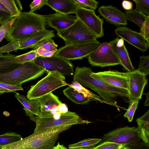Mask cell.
<instances>
[{
    "label": "cell",
    "instance_id": "cell-20",
    "mask_svg": "<svg viewBox=\"0 0 149 149\" xmlns=\"http://www.w3.org/2000/svg\"><path fill=\"white\" fill-rule=\"evenodd\" d=\"M46 5L56 12L65 15L75 14L79 7L74 0H46Z\"/></svg>",
    "mask_w": 149,
    "mask_h": 149
},
{
    "label": "cell",
    "instance_id": "cell-18",
    "mask_svg": "<svg viewBox=\"0 0 149 149\" xmlns=\"http://www.w3.org/2000/svg\"><path fill=\"white\" fill-rule=\"evenodd\" d=\"M43 16L48 25L55 29L57 33L62 31L70 26L78 18L76 15H65L57 12Z\"/></svg>",
    "mask_w": 149,
    "mask_h": 149
},
{
    "label": "cell",
    "instance_id": "cell-42",
    "mask_svg": "<svg viewBox=\"0 0 149 149\" xmlns=\"http://www.w3.org/2000/svg\"><path fill=\"white\" fill-rule=\"evenodd\" d=\"M35 50L38 56L44 57H50L54 55L55 52H49L41 47L33 49Z\"/></svg>",
    "mask_w": 149,
    "mask_h": 149
},
{
    "label": "cell",
    "instance_id": "cell-34",
    "mask_svg": "<svg viewBox=\"0 0 149 149\" xmlns=\"http://www.w3.org/2000/svg\"><path fill=\"white\" fill-rule=\"evenodd\" d=\"M39 47H42L49 52L56 53L57 50L58 45L52 38H50L42 41L33 49Z\"/></svg>",
    "mask_w": 149,
    "mask_h": 149
},
{
    "label": "cell",
    "instance_id": "cell-3",
    "mask_svg": "<svg viewBox=\"0 0 149 149\" xmlns=\"http://www.w3.org/2000/svg\"><path fill=\"white\" fill-rule=\"evenodd\" d=\"M71 127L64 126L33 132L19 141L0 147V148L51 149L55 146L59 134Z\"/></svg>",
    "mask_w": 149,
    "mask_h": 149
},
{
    "label": "cell",
    "instance_id": "cell-32",
    "mask_svg": "<svg viewBox=\"0 0 149 149\" xmlns=\"http://www.w3.org/2000/svg\"><path fill=\"white\" fill-rule=\"evenodd\" d=\"M38 56L36 51L33 50L27 53L19 56H17L15 58V61L17 63L22 64L33 61Z\"/></svg>",
    "mask_w": 149,
    "mask_h": 149
},
{
    "label": "cell",
    "instance_id": "cell-40",
    "mask_svg": "<svg viewBox=\"0 0 149 149\" xmlns=\"http://www.w3.org/2000/svg\"><path fill=\"white\" fill-rule=\"evenodd\" d=\"M140 33L143 36L147 43L149 45V17L147 19L141 29Z\"/></svg>",
    "mask_w": 149,
    "mask_h": 149
},
{
    "label": "cell",
    "instance_id": "cell-44",
    "mask_svg": "<svg viewBox=\"0 0 149 149\" xmlns=\"http://www.w3.org/2000/svg\"><path fill=\"white\" fill-rule=\"evenodd\" d=\"M117 47H121L124 45V40L122 38L119 39L116 43Z\"/></svg>",
    "mask_w": 149,
    "mask_h": 149
},
{
    "label": "cell",
    "instance_id": "cell-27",
    "mask_svg": "<svg viewBox=\"0 0 149 149\" xmlns=\"http://www.w3.org/2000/svg\"><path fill=\"white\" fill-rule=\"evenodd\" d=\"M21 135L15 132H7L0 135V147L19 141L22 139Z\"/></svg>",
    "mask_w": 149,
    "mask_h": 149
},
{
    "label": "cell",
    "instance_id": "cell-35",
    "mask_svg": "<svg viewBox=\"0 0 149 149\" xmlns=\"http://www.w3.org/2000/svg\"><path fill=\"white\" fill-rule=\"evenodd\" d=\"M136 4V9L149 16V0H133Z\"/></svg>",
    "mask_w": 149,
    "mask_h": 149
},
{
    "label": "cell",
    "instance_id": "cell-21",
    "mask_svg": "<svg viewBox=\"0 0 149 149\" xmlns=\"http://www.w3.org/2000/svg\"><path fill=\"white\" fill-rule=\"evenodd\" d=\"M119 38H116L110 41L112 47L115 52L121 65L123 70L128 72H132L135 70L130 59L128 51L124 45L121 47H117L116 43L118 40Z\"/></svg>",
    "mask_w": 149,
    "mask_h": 149
},
{
    "label": "cell",
    "instance_id": "cell-5",
    "mask_svg": "<svg viewBox=\"0 0 149 149\" xmlns=\"http://www.w3.org/2000/svg\"><path fill=\"white\" fill-rule=\"evenodd\" d=\"M47 72L45 77L31 86L27 93L28 99L37 100L59 88L67 85L64 75L58 71Z\"/></svg>",
    "mask_w": 149,
    "mask_h": 149
},
{
    "label": "cell",
    "instance_id": "cell-4",
    "mask_svg": "<svg viewBox=\"0 0 149 149\" xmlns=\"http://www.w3.org/2000/svg\"><path fill=\"white\" fill-rule=\"evenodd\" d=\"M46 71L33 61L27 62L10 72L0 74V82L12 85L22 84L41 76Z\"/></svg>",
    "mask_w": 149,
    "mask_h": 149
},
{
    "label": "cell",
    "instance_id": "cell-6",
    "mask_svg": "<svg viewBox=\"0 0 149 149\" xmlns=\"http://www.w3.org/2000/svg\"><path fill=\"white\" fill-rule=\"evenodd\" d=\"M30 119L36 123L34 132L64 126L75 125L88 124L91 123L88 120H83L76 113L68 111L62 113L59 119L52 117L41 118L34 116H30Z\"/></svg>",
    "mask_w": 149,
    "mask_h": 149
},
{
    "label": "cell",
    "instance_id": "cell-25",
    "mask_svg": "<svg viewBox=\"0 0 149 149\" xmlns=\"http://www.w3.org/2000/svg\"><path fill=\"white\" fill-rule=\"evenodd\" d=\"M63 91L68 98L77 104H84L92 100L71 86H69Z\"/></svg>",
    "mask_w": 149,
    "mask_h": 149
},
{
    "label": "cell",
    "instance_id": "cell-46",
    "mask_svg": "<svg viewBox=\"0 0 149 149\" xmlns=\"http://www.w3.org/2000/svg\"><path fill=\"white\" fill-rule=\"evenodd\" d=\"M149 92H148L147 93H145L144 94L146 96V100L145 102L144 103V106H149Z\"/></svg>",
    "mask_w": 149,
    "mask_h": 149
},
{
    "label": "cell",
    "instance_id": "cell-16",
    "mask_svg": "<svg viewBox=\"0 0 149 149\" xmlns=\"http://www.w3.org/2000/svg\"><path fill=\"white\" fill-rule=\"evenodd\" d=\"M91 77L96 78L118 88L128 91L129 72H120L114 70L105 71L94 73Z\"/></svg>",
    "mask_w": 149,
    "mask_h": 149
},
{
    "label": "cell",
    "instance_id": "cell-47",
    "mask_svg": "<svg viewBox=\"0 0 149 149\" xmlns=\"http://www.w3.org/2000/svg\"><path fill=\"white\" fill-rule=\"evenodd\" d=\"M98 147V146H97L95 147L86 148H77V149H96Z\"/></svg>",
    "mask_w": 149,
    "mask_h": 149
},
{
    "label": "cell",
    "instance_id": "cell-29",
    "mask_svg": "<svg viewBox=\"0 0 149 149\" xmlns=\"http://www.w3.org/2000/svg\"><path fill=\"white\" fill-rule=\"evenodd\" d=\"M67 85L68 86L73 87L78 91L82 93L86 97L90 98L92 100L98 101L102 103L104 102L102 100L100 99V97L98 95L93 93L74 80L72 84H67Z\"/></svg>",
    "mask_w": 149,
    "mask_h": 149
},
{
    "label": "cell",
    "instance_id": "cell-50",
    "mask_svg": "<svg viewBox=\"0 0 149 149\" xmlns=\"http://www.w3.org/2000/svg\"><path fill=\"white\" fill-rule=\"evenodd\" d=\"M2 17L0 16V24L2 23Z\"/></svg>",
    "mask_w": 149,
    "mask_h": 149
},
{
    "label": "cell",
    "instance_id": "cell-36",
    "mask_svg": "<svg viewBox=\"0 0 149 149\" xmlns=\"http://www.w3.org/2000/svg\"><path fill=\"white\" fill-rule=\"evenodd\" d=\"M79 7L96 10L99 2L94 0H74Z\"/></svg>",
    "mask_w": 149,
    "mask_h": 149
},
{
    "label": "cell",
    "instance_id": "cell-41",
    "mask_svg": "<svg viewBox=\"0 0 149 149\" xmlns=\"http://www.w3.org/2000/svg\"><path fill=\"white\" fill-rule=\"evenodd\" d=\"M46 0H35L30 4L31 9L30 12H33L34 11L40 9L42 6L46 5Z\"/></svg>",
    "mask_w": 149,
    "mask_h": 149
},
{
    "label": "cell",
    "instance_id": "cell-52",
    "mask_svg": "<svg viewBox=\"0 0 149 149\" xmlns=\"http://www.w3.org/2000/svg\"><path fill=\"white\" fill-rule=\"evenodd\" d=\"M124 146L122 148H121V149H124Z\"/></svg>",
    "mask_w": 149,
    "mask_h": 149
},
{
    "label": "cell",
    "instance_id": "cell-13",
    "mask_svg": "<svg viewBox=\"0 0 149 149\" xmlns=\"http://www.w3.org/2000/svg\"><path fill=\"white\" fill-rule=\"evenodd\" d=\"M55 36L54 31L45 29L33 36L28 39L23 41L13 40L5 45L3 49L7 53L18 49L34 48L43 40Z\"/></svg>",
    "mask_w": 149,
    "mask_h": 149
},
{
    "label": "cell",
    "instance_id": "cell-45",
    "mask_svg": "<svg viewBox=\"0 0 149 149\" xmlns=\"http://www.w3.org/2000/svg\"><path fill=\"white\" fill-rule=\"evenodd\" d=\"M0 11H3L9 14L10 16V14L9 12L5 7V6L0 2Z\"/></svg>",
    "mask_w": 149,
    "mask_h": 149
},
{
    "label": "cell",
    "instance_id": "cell-53",
    "mask_svg": "<svg viewBox=\"0 0 149 149\" xmlns=\"http://www.w3.org/2000/svg\"><path fill=\"white\" fill-rule=\"evenodd\" d=\"M54 147L53 148H52L51 149H54Z\"/></svg>",
    "mask_w": 149,
    "mask_h": 149
},
{
    "label": "cell",
    "instance_id": "cell-9",
    "mask_svg": "<svg viewBox=\"0 0 149 149\" xmlns=\"http://www.w3.org/2000/svg\"><path fill=\"white\" fill-rule=\"evenodd\" d=\"M97 40L86 43L65 45L54 55L67 60L81 59L88 56L100 45Z\"/></svg>",
    "mask_w": 149,
    "mask_h": 149
},
{
    "label": "cell",
    "instance_id": "cell-23",
    "mask_svg": "<svg viewBox=\"0 0 149 149\" xmlns=\"http://www.w3.org/2000/svg\"><path fill=\"white\" fill-rule=\"evenodd\" d=\"M138 132L141 138L145 143L149 144V110L142 116L136 119Z\"/></svg>",
    "mask_w": 149,
    "mask_h": 149
},
{
    "label": "cell",
    "instance_id": "cell-31",
    "mask_svg": "<svg viewBox=\"0 0 149 149\" xmlns=\"http://www.w3.org/2000/svg\"><path fill=\"white\" fill-rule=\"evenodd\" d=\"M0 2L9 12L11 16L17 17L20 15L21 12L17 7L15 0H0Z\"/></svg>",
    "mask_w": 149,
    "mask_h": 149
},
{
    "label": "cell",
    "instance_id": "cell-14",
    "mask_svg": "<svg viewBox=\"0 0 149 149\" xmlns=\"http://www.w3.org/2000/svg\"><path fill=\"white\" fill-rule=\"evenodd\" d=\"M75 14L77 17L94 33L98 38L103 36L104 20L96 15L94 10L79 7Z\"/></svg>",
    "mask_w": 149,
    "mask_h": 149
},
{
    "label": "cell",
    "instance_id": "cell-1",
    "mask_svg": "<svg viewBox=\"0 0 149 149\" xmlns=\"http://www.w3.org/2000/svg\"><path fill=\"white\" fill-rule=\"evenodd\" d=\"M93 72L90 68L77 67L74 74V81L82 86L96 92L104 103L115 105L117 96L128 98V92L125 89L110 85L104 81L91 77Z\"/></svg>",
    "mask_w": 149,
    "mask_h": 149
},
{
    "label": "cell",
    "instance_id": "cell-17",
    "mask_svg": "<svg viewBox=\"0 0 149 149\" xmlns=\"http://www.w3.org/2000/svg\"><path fill=\"white\" fill-rule=\"evenodd\" d=\"M116 36L123 39L142 52L147 50L148 44L142 35L124 26H118L115 29Z\"/></svg>",
    "mask_w": 149,
    "mask_h": 149
},
{
    "label": "cell",
    "instance_id": "cell-38",
    "mask_svg": "<svg viewBox=\"0 0 149 149\" xmlns=\"http://www.w3.org/2000/svg\"><path fill=\"white\" fill-rule=\"evenodd\" d=\"M96 149H121L124 146L123 145L112 142H106L99 144Z\"/></svg>",
    "mask_w": 149,
    "mask_h": 149
},
{
    "label": "cell",
    "instance_id": "cell-12",
    "mask_svg": "<svg viewBox=\"0 0 149 149\" xmlns=\"http://www.w3.org/2000/svg\"><path fill=\"white\" fill-rule=\"evenodd\" d=\"M40 106L41 118L51 117L56 113H65L68 111L67 105L52 92L37 99Z\"/></svg>",
    "mask_w": 149,
    "mask_h": 149
},
{
    "label": "cell",
    "instance_id": "cell-33",
    "mask_svg": "<svg viewBox=\"0 0 149 149\" xmlns=\"http://www.w3.org/2000/svg\"><path fill=\"white\" fill-rule=\"evenodd\" d=\"M140 63L136 70L146 76L149 74V56L143 55L140 58Z\"/></svg>",
    "mask_w": 149,
    "mask_h": 149
},
{
    "label": "cell",
    "instance_id": "cell-30",
    "mask_svg": "<svg viewBox=\"0 0 149 149\" xmlns=\"http://www.w3.org/2000/svg\"><path fill=\"white\" fill-rule=\"evenodd\" d=\"M17 17L10 16L2 21L0 27V42L7 34Z\"/></svg>",
    "mask_w": 149,
    "mask_h": 149
},
{
    "label": "cell",
    "instance_id": "cell-22",
    "mask_svg": "<svg viewBox=\"0 0 149 149\" xmlns=\"http://www.w3.org/2000/svg\"><path fill=\"white\" fill-rule=\"evenodd\" d=\"M15 96L24 107L27 116H38L40 113V106L37 100H29L24 95L16 93Z\"/></svg>",
    "mask_w": 149,
    "mask_h": 149
},
{
    "label": "cell",
    "instance_id": "cell-48",
    "mask_svg": "<svg viewBox=\"0 0 149 149\" xmlns=\"http://www.w3.org/2000/svg\"><path fill=\"white\" fill-rule=\"evenodd\" d=\"M5 93H7L6 91L5 90H2V89H0V95L3 94Z\"/></svg>",
    "mask_w": 149,
    "mask_h": 149
},
{
    "label": "cell",
    "instance_id": "cell-43",
    "mask_svg": "<svg viewBox=\"0 0 149 149\" xmlns=\"http://www.w3.org/2000/svg\"><path fill=\"white\" fill-rule=\"evenodd\" d=\"M122 6L124 10L128 11L132 9L133 7V4L132 2L131 1L124 0L122 2Z\"/></svg>",
    "mask_w": 149,
    "mask_h": 149
},
{
    "label": "cell",
    "instance_id": "cell-15",
    "mask_svg": "<svg viewBox=\"0 0 149 149\" xmlns=\"http://www.w3.org/2000/svg\"><path fill=\"white\" fill-rule=\"evenodd\" d=\"M148 83L146 75L136 70L129 72L128 97L129 104L141 99L144 88Z\"/></svg>",
    "mask_w": 149,
    "mask_h": 149
},
{
    "label": "cell",
    "instance_id": "cell-11",
    "mask_svg": "<svg viewBox=\"0 0 149 149\" xmlns=\"http://www.w3.org/2000/svg\"><path fill=\"white\" fill-rule=\"evenodd\" d=\"M33 61L47 72L58 71L64 75L74 74L73 66L70 60L54 55L47 57L38 56Z\"/></svg>",
    "mask_w": 149,
    "mask_h": 149
},
{
    "label": "cell",
    "instance_id": "cell-2",
    "mask_svg": "<svg viewBox=\"0 0 149 149\" xmlns=\"http://www.w3.org/2000/svg\"><path fill=\"white\" fill-rule=\"evenodd\" d=\"M46 25L43 15L30 11L21 12L4 38L10 42L24 40L46 29Z\"/></svg>",
    "mask_w": 149,
    "mask_h": 149
},
{
    "label": "cell",
    "instance_id": "cell-49",
    "mask_svg": "<svg viewBox=\"0 0 149 149\" xmlns=\"http://www.w3.org/2000/svg\"><path fill=\"white\" fill-rule=\"evenodd\" d=\"M124 149H131L128 146H124Z\"/></svg>",
    "mask_w": 149,
    "mask_h": 149
},
{
    "label": "cell",
    "instance_id": "cell-26",
    "mask_svg": "<svg viewBox=\"0 0 149 149\" xmlns=\"http://www.w3.org/2000/svg\"><path fill=\"white\" fill-rule=\"evenodd\" d=\"M125 14L127 20L137 24L141 29L149 16L138 11L136 9L126 11Z\"/></svg>",
    "mask_w": 149,
    "mask_h": 149
},
{
    "label": "cell",
    "instance_id": "cell-51",
    "mask_svg": "<svg viewBox=\"0 0 149 149\" xmlns=\"http://www.w3.org/2000/svg\"><path fill=\"white\" fill-rule=\"evenodd\" d=\"M0 149H2L0 148ZM20 149V148H11V149Z\"/></svg>",
    "mask_w": 149,
    "mask_h": 149
},
{
    "label": "cell",
    "instance_id": "cell-19",
    "mask_svg": "<svg viewBox=\"0 0 149 149\" xmlns=\"http://www.w3.org/2000/svg\"><path fill=\"white\" fill-rule=\"evenodd\" d=\"M98 11L100 15L108 22L115 26L125 25L127 20L125 13L112 6H102Z\"/></svg>",
    "mask_w": 149,
    "mask_h": 149
},
{
    "label": "cell",
    "instance_id": "cell-24",
    "mask_svg": "<svg viewBox=\"0 0 149 149\" xmlns=\"http://www.w3.org/2000/svg\"><path fill=\"white\" fill-rule=\"evenodd\" d=\"M16 56L9 53L0 55V74L10 72L21 65L15 61Z\"/></svg>",
    "mask_w": 149,
    "mask_h": 149
},
{
    "label": "cell",
    "instance_id": "cell-10",
    "mask_svg": "<svg viewBox=\"0 0 149 149\" xmlns=\"http://www.w3.org/2000/svg\"><path fill=\"white\" fill-rule=\"evenodd\" d=\"M141 140L137 127L127 126L109 132L99 143L112 142L125 145L136 143Z\"/></svg>",
    "mask_w": 149,
    "mask_h": 149
},
{
    "label": "cell",
    "instance_id": "cell-8",
    "mask_svg": "<svg viewBox=\"0 0 149 149\" xmlns=\"http://www.w3.org/2000/svg\"><path fill=\"white\" fill-rule=\"evenodd\" d=\"M92 66L104 67L121 65L110 42H104L88 56Z\"/></svg>",
    "mask_w": 149,
    "mask_h": 149
},
{
    "label": "cell",
    "instance_id": "cell-39",
    "mask_svg": "<svg viewBox=\"0 0 149 149\" xmlns=\"http://www.w3.org/2000/svg\"><path fill=\"white\" fill-rule=\"evenodd\" d=\"M0 89L6 91L7 93H10L17 91H23L22 84L12 85L0 82Z\"/></svg>",
    "mask_w": 149,
    "mask_h": 149
},
{
    "label": "cell",
    "instance_id": "cell-7",
    "mask_svg": "<svg viewBox=\"0 0 149 149\" xmlns=\"http://www.w3.org/2000/svg\"><path fill=\"white\" fill-rule=\"evenodd\" d=\"M57 34L64 40L65 45L89 42L98 38L78 18L72 25Z\"/></svg>",
    "mask_w": 149,
    "mask_h": 149
},
{
    "label": "cell",
    "instance_id": "cell-28",
    "mask_svg": "<svg viewBox=\"0 0 149 149\" xmlns=\"http://www.w3.org/2000/svg\"><path fill=\"white\" fill-rule=\"evenodd\" d=\"M102 139L88 138L82 140L74 144L69 145L68 149H76L94 147L100 142Z\"/></svg>",
    "mask_w": 149,
    "mask_h": 149
},
{
    "label": "cell",
    "instance_id": "cell-37",
    "mask_svg": "<svg viewBox=\"0 0 149 149\" xmlns=\"http://www.w3.org/2000/svg\"><path fill=\"white\" fill-rule=\"evenodd\" d=\"M139 102V101H136L129 104L127 110L123 115L124 117L127 119L129 122H131L132 120L134 113L138 107Z\"/></svg>",
    "mask_w": 149,
    "mask_h": 149
}]
</instances>
